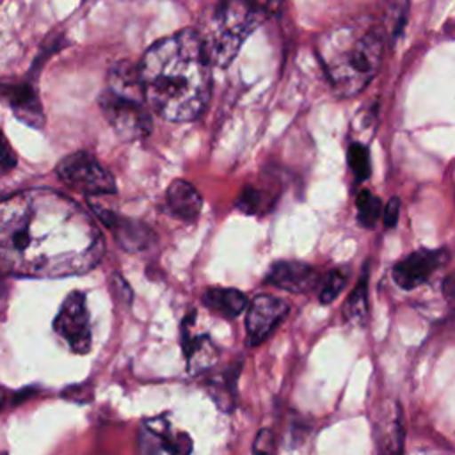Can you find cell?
Here are the masks:
<instances>
[{
  "label": "cell",
  "instance_id": "cell-15",
  "mask_svg": "<svg viewBox=\"0 0 455 455\" xmlns=\"http://www.w3.org/2000/svg\"><path fill=\"white\" fill-rule=\"evenodd\" d=\"M203 304L224 318H236L247 306V297L235 288H210L203 295Z\"/></svg>",
  "mask_w": 455,
  "mask_h": 455
},
{
  "label": "cell",
  "instance_id": "cell-17",
  "mask_svg": "<svg viewBox=\"0 0 455 455\" xmlns=\"http://www.w3.org/2000/svg\"><path fill=\"white\" fill-rule=\"evenodd\" d=\"M355 208H357V220L364 228H373L382 213V203L377 196H373L370 190H361L355 197Z\"/></svg>",
  "mask_w": 455,
  "mask_h": 455
},
{
  "label": "cell",
  "instance_id": "cell-6",
  "mask_svg": "<svg viewBox=\"0 0 455 455\" xmlns=\"http://www.w3.org/2000/svg\"><path fill=\"white\" fill-rule=\"evenodd\" d=\"M57 174L66 185L85 196H107L116 192L112 174L85 151L62 158L57 165Z\"/></svg>",
  "mask_w": 455,
  "mask_h": 455
},
{
  "label": "cell",
  "instance_id": "cell-13",
  "mask_svg": "<svg viewBox=\"0 0 455 455\" xmlns=\"http://www.w3.org/2000/svg\"><path fill=\"white\" fill-rule=\"evenodd\" d=\"M169 212L185 222H194L199 217L203 201L199 192L185 180H174L165 194Z\"/></svg>",
  "mask_w": 455,
  "mask_h": 455
},
{
  "label": "cell",
  "instance_id": "cell-3",
  "mask_svg": "<svg viewBox=\"0 0 455 455\" xmlns=\"http://www.w3.org/2000/svg\"><path fill=\"white\" fill-rule=\"evenodd\" d=\"M382 44L377 28L341 27L325 36L320 60L338 96H355L373 80L382 60Z\"/></svg>",
  "mask_w": 455,
  "mask_h": 455
},
{
  "label": "cell",
  "instance_id": "cell-21",
  "mask_svg": "<svg viewBox=\"0 0 455 455\" xmlns=\"http://www.w3.org/2000/svg\"><path fill=\"white\" fill-rule=\"evenodd\" d=\"M14 165H16V155H14L9 140L5 139V135L0 130V176L9 172Z\"/></svg>",
  "mask_w": 455,
  "mask_h": 455
},
{
  "label": "cell",
  "instance_id": "cell-16",
  "mask_svg": "<svg viewBox=\"0 0 455 455\" xmlns=\"http://www.w3.org/2000/svg\"><path fill=\"white\" fill-rule=\"evenodd\" d=\"M366 315H368V286H366V274H363L357 286L347 299L345 316L348 322L361 325L364 323Z\"/></svg>",
  "mask_w": 455,
  "mask_h": 455
},
{
  "label": "cell",
  "instance_id": "cell-18",
  "mask_svg": "<svg viewBox=\"0 0 455 455\" xmlns=\"http://www.w3.org/2000/svg\"><path fill=\"white\" fill-rule=\"evenodd\" d=\"M348 165L357 181H364L370 176V155L368 148L361 142H352L348 148Z\"/></svg>",
  "mask_w": 455,
  "mask_h": 455
},
{
  "label": "cell",
  "instance_id": "cell-4",
  "mask_svg": "<svg viewBox=\"0 0 455 455\" xmlns=\"http://www.w3.org/2000/svg\"><path fill=\"white\" fill-rule=\"evenodd\" d=\"M98 103L123 140H139L151 133L153 119L140 89L139 69L132 62L121 60L110 68Z\"/></svg>",
  "mask_w": 455,
  "mask_h": 455
},
{
  "label": "cell",
  "instance_id": "cell-23",
  "mask_svg": "<svg viewBox=\"0 0 455 455\" xmlns=\"http://www.w3.org/2000/svg\"><path fill=\"white\" fill-rule=\"evenodd\" d=\"M5 309H7V284L0 274V322L5 315Z\"/></svg>",
  "mask_w": 455,
  "mask_h": 455
},
{
  "label": "cell",
  "instance_id": "cell-11",
  "mask_svg": "<svg viewBox=\"0 0 455 455\" xmlns=\"http://www.w3.org/2000/svg\"><path fill=\"white\" fill-rule=\"evenodd\" d=\"M265 281L291 293H306L318 284V272L304 261H275L270 265Z\"/></svg>",
  "mask_w": 455,
  "mask_h": 455
},
{
  "label": "cell",
  "instance_id": "cell-14",
  "mask_svg": "<svg viewBox=\"0 0 455 455\" xmlns=\"http://www.w3.org/2000/svg\"><path fill=\"white\" fill-rule=\"evenodd\" d=\"M4 94L9 100L11 108L14 110L16 117L23 123L41 128L44 124V114L37 92L30 85H9L4 87Z\"/></svg>",
  "mask_w": 455,
  "mask_h": 455
},
{
  "label": "cell",
  "instance_id": "cell-12",
  "mask_svg": "<svg viewBox=\"0 0 455 455\" xmlns=\"http://www.w3.org/2000/svg\"><path fill=\"white\" fill-rule=\"evenodd\" d=\"M181 348L190 373H199L212 368L219 357V350L206 334H194L190 320H183Z\"/></svg>",
  "mask_w": 455,
  "mask_h": 455
},
{
  "label": "cell",
  "instance_id": "cell-1",
  "mask_svg": "<svg viewBox=\"0 0 455 455\" xmlns=\"http://www.w3.org/2000/svg\"><path fill=\"white\" fill-rule=\"evenodd\" d=\"M103 252L96 222L66 196L28 188L0 201V274L76 275L96 267Z\"/></svg>",
  "mask_w": 455,
  "mask_h": 455
},
{
  "label": "cell",
  "instance_id": "cell-22",
  "mask_svg": "<svg viewBox=\"0 0 455 455\" xmlns=\"http://www.w3.org/2000/svg\"><path fill=\"white\" fill-rule=\"evenodd\" d=\"M398 212H400V199L398 197H391L387 201V204L384 206V226L387 229H391L396 224Z\"/></svg>",
  "mask_w": 455,
  "mask_h": 455
},
{
  "label": "cell",
  "instance_id": "cell-7",
  "mask_svg": "<svg viewBox=\"0 0 455 455\" xmlns=\"http://www.w3.org/2000/svg\"><path fill=\"white\" fill-rule=\"evenodd\" d=\"M53 331L62 341H66L71 352L87 354L91 350V320L85 295L82 291H71L64 299L53 320Z\"/></svg>",
  "mask_w": 455,
  "mask_h": 455
},
{
  "label": "cell",
  "instance_id": "cell-8",
  "mask_svg": "<svg viewBox=\"0 0 455 455\" xmlns=\"http://www.w3.org/2000/svg\"><path fill=\"white\" fill-rule=\"evenodd\" d=\"M448 261V249H419L395 263L391 275L400 288L412 290L419 284H425Z\"/></svg>",
  "mask_w": 455,
  "mask_h": 455
},
{
  "label": "cell",
  "instance_id": "cell-5",
  "mask_svg": "<svg viewBox=\"0 0 455 455\" xmlns=\"http://www.w3.org/2000/svg\"><path fill=\"white\" fill-rule=\"evenodd\" d=\"M272 14V5L256 2L217 4L201 36L212 64L226 68L247 36Z\"/></svg>",
  "mask_w": 455,
  "mask_h": 455
},
{
  "label": "cell",
  "instance_id": "cell-19",
  "mask_svg": "<svg viewBox=\"0 0 455 455\" xmlns=\"http://www.w3.org/2000/svg\"><path fill=\"white\" fill-rule=\"evenodd\" d=\"M348 279V272L345 268H334L327 274L323 284L320 286V302L322 304H329L332 302L339 291L343 290V286L347 284Z\"/></svg>",
  "mask_w": 455,
  "mask_h": 455
},
{
  "label": "cell",
  "instance_id": "cell-20",
  "mask_svg": "<svg viewBox=\"0 0 455 455\" xmlns=\"http://www.w3.org/2000/svg\"><path fill=\"white\" fill-rule=\"evenodd\" d=\"M274 448H275V441H274L272 430L261 428L256 434V439L252 443V453L254 455H274Z\"/></svg>",
  "mask_w": 455,
  "mask_h": 455
},
{
  "label": "cell",
  "instance_id": "cell-10",
  "mask_svg": "<svg viewBox=\"0 0 455 455\" xmlns=\"http://www.w3.org/2000/svg\"><path fill=\"white\" fill-rule=\"evenodd\" d=\"M288 304L283 299L272 295H258L247 311V341L249 345H259L286 316Z\"/></svg>",
  "mask_w": 455,
  "mask_h": 455
},
{
  "label": "cell",
  "instance_id": "cell-9",
  "mask_svg": "<svg viewBox=\"0 0 455 455\" xmlns=\"http://www.w3.org/2000/svg\"><path fill=\"white\" fill-rule=\"evenodd\" d=\"M92 208L98 213V217L103 220V224L110 228L117 245L126 252L142 254L155 245L156 235L144 222L130 217H121L114 212H108L98 206H92Z\"/></svg>",
  "mask_w": 455,
  "mask_h": 455
},
{
  "label": "cell",
  "instance_id": "cell-2",
  "mask_svg": "<svg viewBox=\"0 0 455 455\" xmlns=\"http://www.w3.org/2000/svg\"><path fill=\"white\" fill-rule=\"evenodd\" d=\"M139 82L148 108L185 123L199 117L212 94V62L199 32L180 30L158 39L142 55Z\"/></svg>",
  "mask_w": 455,
  "mask_h": 455
}]
</instances>
